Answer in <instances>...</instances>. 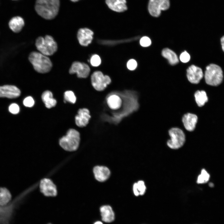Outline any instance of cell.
<instances>
[{"instance_id": "1", "label": "cell", "mask_w": 224, "mask_h": 224, "mask_svg": "<svg viewBox=\"0 0 224 224\" xmlns=\"http://www.w3.org/2000/svg\"><path fill=\"white\" fill-rule=\"evenodd\" d=\"M60 6L59 0H36L35 9L43 18L51 20L58 14Z\"/></svg>"}, {"instance_id": "2", "label": "cell", "mask_w": 224, "mask_h": 224, "mask_svg": "<svg viewBox=\"0 0 224 224\" xmlns=\"http://www.w3.org/2000/svg\"><path fill=\"white\" fill-rule=\"evenodd\" d=\"M29 59L34 69L38 72L46 73L52 68V63L50 59L40 52H31L29 55Z\"/></svg>"}, {"instance_id": "3", "label": "cell", "mask_w": 224, "mask_h": 224, "mask_svg": "<svg viewBox=\"0 0 224 224\" xmlns=\"http://www.w3.org/2000/svg\"><path fill=\"white\" fill-rule=\"evenodd\" d=\"M223 78V71L219 66L211 63L206 67L204 78L206 83L208 85L217 86L221 83Z\"/></svg>"}, {"instance_id": "4", "label": "cell", "mask_w": 224, "mask_h": 224, "mask_svg": "<svg viewBox=\"0 0 224 224\" xmlns=\"http://www.w3.org/2000/svg\"><path fill=\"white\" fill-rule=\"evenodd\" d=\"M35 44L39 52L47 56L53 55L58 49L57 44L53 38L48 35L44 37H38Z\"/></svg>"}, {"instance_id": "5", "label": "cell", "mask_w": 224, "mask_h": 224, "mask_svg": "<svg viewBox=\"0 0 224 224\" xmlns=\"http://www.w3.org/2000/svg\"><path fill=\"white\" fill-rule=\"evenodd\" d=\"M80 134L79 132L74 129H70L66 135L60 139L59 144L64 149L69 151H74L79 147Z\"/></svg>"}, {"instance_id": "6", "label": "cell", "mask_w": 224, "mask_h": 224, "mask_svg": "<svg viewBox=\"0 0 224 224\" xmlns=\"http://www.w3.org/2000/svg\"><path fill=\"white\" fill-rule=\"evenodd\" d=\"M169 135L170 139L167 142L168 147L173 149H178L181 147L185 142V134L179 128H173L170 129Z\"/></svg>"}, {"instance_id": "7", "label": "cell", "mask_w": 224, "mask_h": 224, "mask_svg": "<svg viewBox=\"0 0 224 224\" xmlns=\"http://www.w3.org/2000/svg\"><path fill=\"white\" fill-rule=\"evenodd\" d=\"M91 80L93 87L99 91L104 90L111 82V79L109 76L104 75L99 71L93 73L91 76Z\"/></svg>"}, {"instance_id": "8", "label": "cell", "mask_w": 224, "mask_h": 224, "mask_svg": "<svg viewBox=\"0 0 224 224\" xmlns=\"http://www.w3.org/2000/svg\"><path fill=\"white\" fill-rule=\"evenodd\" d=\"M170 6L169 0H149L148 10L151 16L157 17L160 15L161 11L167 10Z\"/></svg>"}, {"instance_id": "9", "label": "cell", "mask_w": 224, "mask_h": 224, "mask_svg": "<svg viewBox=\"0 0 224 224\" xmlns=\"http://www.w3.org/2000/svg\"><path fill=\"white\" fill-rule=\"evenodd\" d=\"M90 68L86 64L78 61L73 62L69 69L70 74L76 73L78 77L86 78L89 75Z\"/></svg>"}, {"instance_id": "10", "label": "cell", "mask_w": 224, "mask_h": 224, "mask_svg": "<svg viewBox=\"0 0 224 224\" xmlns=\"http://www.w3.org/2000/svg\"><path fill=\"white\" fill-rule=\"evenodd\" d=\"M203 74L202 69L192 65L187 70V76L188 80L193 84H198L203 78Z\"/></svg>"}, {"instance_id": "11", "label": "cell", "mask_w": 224, "mask_h": 224, "mask_svg": "<svg viewBox=\"0 0 224 224\" xmlns=\"http://www.w3.org/2000/svg\"><path fill=\"white\" fill-rule=\"evenodd\" d=\"M41 192L47 196H54L57 194L56 186L49 179L45 178L41 180L40 183Z\"/></svg>"}, {"instance_id": "12", "label": "cell", "mask_w": 224, "mask_h": 224, "mask_svg": "<svg viewBox=\"0 0 224 224\" xmlns=\"http://www.w3.org/2000/svg\"><path fill=\"white\" fill-rule=\"evenodd\" d=\"M21 94L19 89L14 85H5L0 86V97L15 98L19 97Z\"/></svg>"}, {"instance_id": "13", "label": "cell", "mask_w": 224, "mask_h": 224, "mask_svg": "<svg viewBox=\"0 0 224 224\" xmlns=\"http://www.w3.org/2000/svg\"><path fill=\"white\" fill-rule=\"evenodd\" d=\"M93 35V31L88 28L79 29L77 33V38L79 44L83 46H87L91 43Z\"/></svg>"}, {"instance_id": "14", "label": "cell", "mask_w": 224, "mask_h": 224, "mask_svg": "<svg viewBox=\"0 0 224 224\" xmlns=\"http://www.w3.org/2000/svg\"><path fill=\"white\" fill-rule=\"evenodd\" d=\"M91 118L90 111L88 109L85 108L80 109L75 117L76 124L79 127H84L88 124Z\"/></svg>"}, {"instance_id": "15", "label": "cell", "mask_w": 224, "mask_h": 224, "mask_svg": "<svg viewBox=\"0 0 224 224\" xmlns=\"http://www.w3.org/2000/svg\"><path fill=\"white\" fill-rule=\"evenodd\" d=\"M198 117L194 114L188 113L183 117L182 121L185 129L188 131L194 130L197 122Z\"/></svg>"}, {"instance_id": "16", "label": "cell", "mask_w": 224, "mask_h": 224, "mask_svg": "<svg viewBox=\"0 0 224 224\" xmlns=\"http://www.w3.org/2000/svg\"><path fill=\"white\" fill-rule=\"evenodd\" d=\"M93 171L95 178L100 182L106 180L110 175V170L105 166H96L94 167Z\"/></svg>"}, {"instance_id": "17", "label": "cell", "mask_w": 224, "mask_h": 224, "mask_svg": "<svg viewBox=\"0 0 224 224\" xmlns=\"http://www.w3.org/2000/svg\"><path fill=\"white\" fill-rule=\"evenodd\" d=\"M105 2L110 9L116 12H124L127 9L126 0H105Z\"/></svg>"}, {"instance_id": "18", "label": "cell", "mask_w": 224, "mask_h": 224, "mask_svg": "<svg viewBox=\"0 0 224 224\" xmlns=\"http://www.w3.org/2000/svg\"><path fill=\"white\" fill-rule=\"evenodd\" d=\"M102 220L107 223H110L114 221V213L112 208L109 205H103L100 208Z\"/></svg>"}, {"instance_id": "19", "label": "cell", "mask_w": 224, "mask_h": 224, "mask_svg": "<svg viewBox=\"0 0 224 224\" xmlns=\"http://www.w3.org/2000/svg\"><path fill=\"white\" fill-rule=\"evenodd\" d=\"M10 29L14 32H20L24 26V20L21 17L16 16L12 18L9 22Z\"/></svg>"}, {"instance_id": "20", "label": "cell", "mask_w": 224, "mask_h": 224, "mask_svg": "<svg viewBox=\"0 0 224 224\" xmlns=\"http://www.w3.org/2000/svg\"><path fill=\"white\" fill-rule=\"evenodd\" d=\"M41 98L47 108L50 109L56 105L57 101L53 98L52 93L49 91L47 90L44 92L42 95Z\"/></svg>"}, {"instance_id": "21", "label": "cell", "mask_w": 224, "mask_h": 224, "mask_svg": "<svg viewBox=\"0 0 224 224\" xmlns=\"http://www.w3.org/2000/svg\"><path fill=\"white\" fill-rule=\"evenodd\" d=\"M107 103L109 107L111 109L117 110L119 109L122 104V100L117 95H111L107 99Z\"/></svg>"}, {"instance_id": "22", "label": "cell", "mask_w": 224, "mask_h": 224, "mask_svg": "<svg viewBox=\"0 0 224 224\" xmlns=\"http://www.w3.org/2000/svg\"><path fill=\"white\" fill-rule=\"evenodd\" d=\"M161 54L168 60L171 65H175L179 62V59L176 54L169 49L166 48L163 49Z\"/></svg>"}, {"instance_id": "23", "label": "cell", "mask_w": 224, "mask_h": 224, "mask_svg": "<svg viewBox=\"0 0 224 224\" xmlns=\"http://www.w3.org/2000/svg\"><path fill=\"white\" fill-rule=\"evenodd\" d=\"M12 195L6 188L0 187V206L6 205L11 199Z\"/></svg>"}, {"instance_id": "24", "label": "cell", "mask_w": 224, "mask_h": 224, "mask_svg": "<svg viewBox=\"0 0 224 224\" xmlns=\"http://www.w3.org/2000/svg\"><path fill=\"white\" fill-rule=\"evenodd\" d=\"M196 102L199 107H202L208 100V97L204 91H197L194 94Z\"/></svg>"}, {"instance_id": "25", "label": "cell", "mask_w": 224, "mask_h": 224, "mask_svg": "<svg viewBox=\"0 0 224 224\" xmlns=\"http://www.w3.org/2000/svg\"><path fill=\"white\" fill-rule=\"evenodd\" d=\"M146 186L144 182L142 180L138 181L134 184L133 187V192L136 196L143 195L146 191Z\"/></svg>"}, {"instance_id": "26", "label": "cell", "mask_w": 224, "mask_h": 224, "mask_svg": "<svg viewBox=\"0 0 224 224\" xmlns=\"http://www.w3.org/2000/svg\"><path fill=\"white\" fill-rule=\"evenodd\" d=\"M210 177V175L207 171L205 169H203L198 177L197 183L198 184L206 183L209 180Z\"/></svg>"}, {"instance_id": "27", "label": "cell", "mask_w": 224, "mask_h": 224, "mask_svg": "<svg viewBox=\"0 0 224 224\" xmlns=\"http://www.w3.org/2000/svg\"><path fill=\"white\" fill-rule=\"evenodd\" d=\"M64 100L72 104H74L76 100V97L74 93L72 91H65L64 95Z\"/></svg>"}, {"instance_id": "28", "label": "cell", "mask_w": 224, "mask_h": 224, "mask_svg": "<svg viewBox=\"0 0 224 224\" xmlns=\"http://www.w3.org/2000/svg\"><path fill=\"white\" fill-rule=\"evenodd\" d=\"M90 63L94 67L99 66L101 63V59L99 56L96 54L93 55L91 58Z\"/></svg>"}, {"instance_id": "29", "label": "cell", "mask_w": 224, "mask_h": 224, "mask_svg": "<svg viewBox=\"0 0 224 224\" xmlns=\"http://www.w3.org/2000/svg\"><path fill=\"white\" fill-rule=\"evenodd\" d=\"M23 103L26 107H31L34 105L35 101L33 98L29 96L26 97L24 99Z\"/></svg>"}, {"instance_id": "30", "label": "cell", "mask_w": 224, "mask_h": 224, "mask_svg": "<svg viewBox=\"0 0 224 224\" xmlns=\"http://www.w3.org/2000/svg\"><path fill=\"white\" fill-rule=\"evenodd\" d=\"M140 45L144 47L150 46L151 44L150 39L147 36H143L141 38L140 41Z\"/></svg>"}, {"instance_id": "31", "label": "cell", "mask_w": 224, "mask_h": 224, "mask_svg": "<svg viewBox=\"0 0 224 224\" xmlns=\"http://www.w3.org/2000/svg\"><path fill=\"white\" fill-rule=\"evenodd\" d=\"M9 110L10 113L12 114H16L19 112V107L16 104L12 103L9 106Z\"/></svg>"}, {"instance_id": "32", "label": "cell", "mask_w": 224, "mask_h": 224, "mask_svg": "<svg viewBox=\"0 0 224 224\" xmlns=\"http://www.w3.org/2000/svg\"><path fill=\"white\" fill-rule=\"evenodd\" d=\"M180 59L182 62L186 63L190 60V56L187 51H184L180 54Z\"/></svg>"}, {"instance_id": "33", "label": "cell", "mask_w": 224, "mask_h": 224, "mask_svg": "<svg viewBox=\"0 0 224 224\" xmlns=\"http://www.w3.org/2000/svg\"><path fill=\"white\" fill-rule=\"evenodd\" d=\"M127 67L128 69L133 70L136 68L137 66V62L133 59L129 60L127 63Z\"/></svg>"}, {"instance_id": "34", "label": "cell", "mask_w": 224, "mask_h": 224, "mask_svg": "<svg viewBox=\"0 0 224 224\" xmlns=\"http://www.w3.org/2000/svg\"><path fill=\"white\" fill-rule=\"evenodd\" d=\"M220 41L222 49L224 52V35L221 38Z\"/></svg>"}, {"instance_id": "35", "label": "cell", "mask_w": 224, "mask_h": 224, "mask_svg": "<svg viewBox=\"0 0 224 224\" xmlns=\"http://www.w3.org/2000/svg\"><path fill=\"white\" fill-rule=\"evenodd\" d=\"M94 224H103V223L100 221H97L95 222Z\"/></svg>"}, {"instance_id": "36", "label": "cell", "mask_w": 224, "mask_h": 224, "mask_svg": "<svg viewBox=\"0 0 224 224\" xmlns=\"http://www.w3.org/2000/svg\"><path fill=\"white\" fill-rule=\"evenodd\" d=\"M209 186L210 187H213L214 186L213 184L212 183H210L209 184Z\"/></svg>"}, {"instance_id": "37", "label": "cell", "mask_w": 224, "mask_h": 224, "mask_svg": "<svg viewBox=\"0 0 224 224\" xmlns=\"http://www.w3.org/2000/svg\"><path fill=\"white\" fill-rule=\"evenodd\" d=\"M71 1L73 2H76L79 1V0H70Z\"/></svg>"}, {"instance_id": "38", "label": "cell", "mask_w": 224, "mask_h": 224, "mask_svg": "<svg viewBox=\"0 0 224 224\" xmlns=\"http://www.w3.org/2000/svg\"></svg>"}]
</instances>
